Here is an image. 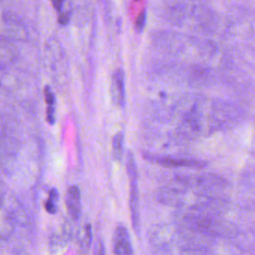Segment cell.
<instances>
[{"mask_svg": "<svg viewBox=\"0 0 255 255\" xmlns=\"http://www.w3.org/2000/svg\"><path fill=\"white\" fill-rule=\"evenodd\" d=\"M145 23V11H141L140 14H138L136 20H135V28L137 31H140Z\"/></svg>", "mask_w": 255, "mask_h": 255, "instance_id": "obj_10", "label": "cell"}, {"mask_svg": "<svg viewBox=\"0 0 255 255\" xmlns=\"http://www.w3.org/2000/svg\"><path fill=\"white\" fill-rule=\"evenodd\" d=\"M144 158L153 163H157L159 165L167 166V167H202L205 165V162L201 160H195L191 158H182V157H174V156H166V155H150L145 154Z\"/></svg>", "mask_w": 255, "mask_h": 255, "instance_id": "obj_2", "label": "cell"}, {"mask_svg": "<svg viewBox=\"0 0 255 255\" xmlns=\"http://www.w3.org/2000/svg\"><path fill=\"white\" fill-rule=\"evenodd\" d=\"M128 174L129 178V208L130 217L133 229L138 233L139 214H138V185H137V170L133 155L131 152L128 155Z\"/></svg>", "mask_w": 255, "mask_h": 255, "instance_id": "obj_1", "label": "cell"}, {"mask_svg": "<svg viewBox=\"0 0 255 255\" xmlns=\"http://www.w3.org/2000/svg\"><path fill=\"white\" fill-rule=\"evenodd\" d=\"M94 255H105V246L101 240H99L96 244Z\"/></svg>", "mask_w": 255, "mask_h": 255, "instance_id": "obj_11", "label": "cell"}, {"mask_svg": "<svg viewBox=\"0 0 255 255\" xmlns=\"http://www.w3.org/2000/svg\"><path fill=\"white\" fill-rule=\"evenodd\" d=\"M52 4L54 5V7H56L58 10L61 9V5H63V2L62 1H58V2H52Z\"/></svg>", "mask_w": 255, "mask_h": 255, "instance_id": "obj_13", "label": "cell"}, {"mask_svg": "<svg viewBox=\"0 0 255 255\" xmlns=\"http://www.w3.org/2000/svg\"><path fill=\"white\" fill-rule=\"evenodd\" d=\"M111 97L113 103L123 108L126 102V91H125V74L122 69H117L111 80Z\"/></svg>", "mask_w": 255, "mask_h": 255, "instance_id": "obj_4", "label": "cell"}, {"mask_svg": "<svg viewBox=\"0 0 255 255\" xmlns=\"http://www.w3.org/2000/svg\"><path fill=\"white\" fill-rule=\"evenodd\" d=\"M70 20V14L68 12H65V13H62L59 17V22L62 24V25H66Z\"/></svg>", "mask_w": 255, "mask_h": 255, "instance_id": "obj_12", "label": "cell"}, {"mask_svg": "<svg viewBox=\"0 0 255 255\" xmlns=\"http://www.w3.org/2000/svg\"><path fill=\"white\" fill-rule=\"evenodd\" d=\"M114 255H133V248L128 230L120 224L117 226L113 237Z\"/></svg>", "mask_w": 255, "mask_h": 255, "instance_id": "obj_3", "label": "cell"}, {"mask_svg": "<svg viewBox=\"0 0 255 255\" xmlns=\"http://www.w3.org/2000/svg\"><path fill=\"white\" fill-rule=\"evenodd\" d=\"M65 203L69 215L74 220L79 219L81 215V194L76 185H72L67 189Z\"/></svg>", "mask_w": 255, "mask_h": 255, "instance_id": "obj_5", "label": "cell"}, {"mask_svg": "<svg viewBox=\"0 0 255 255\" xmlns=\"http://www.w3.org/2000/svg\"><path fill=\"white\" fill-rule=\"evenodd\" d=\"M44 98L47 104V122L53 125L55 122V97L48 86L44 89Z\"/></svg>", "mask_w": 255, "mask_h": 255, "instance_id": "obj_6", "label": "cell"}, {"mask_svg": "<svg viewBox=\"0 0 255 255\" xmlns=\"http://www.w3.org/2000/svg\"><path fill=\"white\" fill-rule=\"evenodd\" d=\"M92 243V228L90 224H86L80 234L79 238V245L80 249L84 252L89 250Z\"/></svg>", "mask_w": 255, "mask_h": 255, "instance_id": "obj_8", "label": "cell"}, {"mask_svg": "<svg viewBox=\"0 0 255 255\" xmlns=\"http://www.w3.org/2000/svg\"><path fill=\"white\" fill-rule=\"evenodd\" d=\"M112 149H113L114 159L121 160L123 157V152H124V134H123V132L120 131L114 135Z\"/></svg>", "mask_w": 255, "mask_h": 255, "instance_id": "obj_7", "label": "cell"}, {"mask_svg": "<svg viewBox=\"0 0 255 255\" xmlns=\"http://www.w3.org/2000/svg\"><path fill=\"white\" fill-rule=\"evenodd\" d=\"M57 197H58V193L56 189H51L50 193H49V198L48 200L45 202V208L47 210L48 213L50 214H54L57 210Z\"/></svg>", "mask_w": 255, "mask_h": 255, "instance_id": "obj_9", "label": "cell"}]
</instances>
